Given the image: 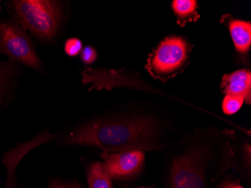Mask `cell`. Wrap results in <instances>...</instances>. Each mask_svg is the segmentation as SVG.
<instances>
[{
  "label": "cell",
  "instance_id": "5b68a950",
  "mask_svg": "<svg viewBox=\"0 0 251 188\" xmlns=\"http://www.w3.org/2000/svg\"><path fill=\"white\" fill-rule=\"evenodd\" d=\"M0 54L8 60L42 71V63L26 29L15 21H0Z\"/></svg>",
  "mask_w": 251,
  "mask_h": 188
},
{
  "label": "cell",
  "instance_id": "9a60e30c",
  "mask_svg": "<svg viewBox=\"0 0 251 188\" xmlns=\"http://www.w3.org/2000/svg\"><path fill=\"white\" fill-rule=\"evenodd\" d=\"M49 188H82V187L77 182L52 179L49 182Z\"/></svg>",
  "mask_w": 251,
  "mask_h": 188
},
{
  "label": "cell",
  "instance_id": "7c38bea8",
  "mask_svg": "<svg viewBox=\"0 0 251 188\" xmlns=\"http://www.w3.org/2000/svg\"><path fill=\"white\" fill-rule=\"evenodd\" d=\"M244 103H245V100L242 97L226 95L222 102L223 111L226 114L232 115L241 109Z\"/></svg>",
  "mask_w": 251,
  "mask_h": 188
},
{
  "label": "cell",
  "instance_id": "4fadbf2b",
  "mask_svg": "<svg viewBox=\"0 0 251 188\" xmlns=\"http://www.w3.org/2000/svg\"><path fill=\"white\" fill-rule=\"evenodd\" d=\"M83 43L81 39L76 37H71L65 42L64 52L66 55L72 57H75L81 54L82 51Z\"/></svg>",
  "mask_w": 251,
  "mask_h": 188
},
{
  "label": "cell",
  "instance_id": "30bf717a",
  "mask_svg": "<svg viewBox=\"0 0 251 188\" xmlns=\"http://www.w3.org/2000/svg\"><path fill=\"white\" fill-rule=\"evenodd\" d=\"M172 9L180 27H184L189 23L197 22L200 18L199 4L196 0H175Z\"/></svg>",
  "mask_w": 251,
  "mask_h": 188
},
{
  "label": "cell",
  "instance_id": "e0dca14e",
  "mask_svg": "<svg viewBox=\"0 0 251 188\" xmlns=\"http://www.w3.org/2000/svg\"><path fill=\"white\" fill-rule=\"evenodd\" d=\"M222 188H244L243 187L238 185V184L233 183V182H229V183L225 184Z\"/></svg>",
  "mask_w": 251,
  "mask_h": 188
},
{
  "label": "cell",
  "instance_id": "52a82bcc",
  "mask_svg": "<svg viewBox=\"0 0 251 188\" xmlns=\"http://www.w3.org/2000/svg\"><path fill=\"white\" fill-rule=\"evenodd\" d=\"M221 23L227 27L234 44L233 57L235 64L251 68L250 52L251 49V22L235 19L231 15H225L221 18Z\"/></svg>",
  "mask_w": 251,
  "mask_h": 188
},
{
  "label": "cell",
  "instance_id": "ac0fdd59",
  "mask_svg": "<svg viewBox=\"0 0 251 188\" xmlns=\"http://www.w3.org/2000/svg\"></svg>",
  "mask_w": 251,
  "mask_h": 188
},
{
  "label": "cell",
  "instance_id": "9c48e42d",
  "mask_svg": "<svg viewBox=\"0 0 251 188\" xmlns=\"http://www.w3.org/2000/svg\"><path fill=\"white\" fill-rule=\"evenodd\" d=\"M21 65L11 60H0V110L13 100L22 73Z\"/></svg>",
  "mask_w": 251,
  "mask_h": 188
},
{
  "label": "cell",
  "instance_id": "2e32d148",
  "mask_svg": "<svg viewBox=\"0 0 251 188\" xmlns=\"http://www.w3.org/2000/svg\"><path fill=\"white\" fill-rule=\"evenodd\" d=\"M15 169L13 167L7 168V172H8V177H7L6 185L5 188H13L15 186Z\"/></svg>",
  "mask_w": 251,
  "mask_h": 188
},
{
  "label": "cell",
  "instance_id": "8fae6325",
  "mask_svg": "<svg viewBox=\"0 0 251 188\" xmlns=\"http://www.w3.org/2000/svg\"><path fill=\"white\" fill-rule=\"evenodd\" d=\"M87 178L90 188H113L112 179L105 171L102 162L91 164L87 170Z\"/></svg>",
  "mask_w": 251,
  "mask_h": 188
},
{
  "label": "cell",
  "instance_id": "7a4b0ae2",
  "mask_svg": "<svg viewBox=\"0 0 251 188\" xmlns=\"http://www.w3.org/2000/svg\"><path fill=\"white\" fill-rule=\"evenodd\" d=\"M235 132L195 129L171 142L165 154L167 188H211L233 164Z\"/></svg>",
  "mask_w": 251,
  "mask_h": 188
},
{
  "label": "cell",
  "instance_id": "277c9868",
  "mask_svg": "<svg viewBox=\"0 0 251 188\" xmlns=\"http://www.w3.org/2000/svg\"><path fill=\"white\" fill-rule=\"evenodd\" d=\"M193 45L187 38H165L148 56L147 71L154 79L166 82L184 72L190 63Z\"/></svg>",
  "mask_w": 251,
  "mask_h": 188
},
{
  "label": "cell",
  "instance_id": "ba28073f",
  "mask_svg": "<svg viewBox=\"0 0 251 188\" xmlns=\"http://www.w3.org/2000/svg\"><path fill=\"white\" fill-rule=\"evenodd\" d=\"M220 88L224 95L242 97L245 100V103L251 105V69L243 68L224 75L221 79Z\"/></svg>",
  "mask_w": 251,
  "mask_h": 188
},
{
  "label": "cell",
  "instance_id": "5bb4252c",
  "mask_svg": "<svg viewBox=\"0 0 251 188\" xmlns=\"http://www.w3.org/2000/svg\"><path fill=\"white\" fill-rule=\"evenodd\" d=\"M80 57H81V61L84 64L91 65L97 61L98 54L94 47L87 45L83 48L82 51L80 54Z\"/></svg>",
  "mask_w": 251,
  "mask_h": 188
},
{
  "label": "cell",
  "instance_id": "3957f363",
  "mask_svg": "<svg viewBox=\"0 0 251 188\" xmlns=\"http://www.w3.org/2000/svg\"><path fill=\"white\" fill-rule=\"evenodd\" d=\"M7 5L15 22L42 42L56 39L63 26L65 9L60 1L13 0Z\"/></svg>",
  "mask_w": 251,
  "mask_h": 188
},
{
  "label": "cell",
  "instance_id": "6da1fadb",
  "mask_svg": "<svg viewBox=\"0 0 251 188\" xmlns=\"http://www.w3.org/2000/svg\"><path fill=\"white\" fill-rule=\"evenodd\" d=\"M176 134L173 118L151 103H138L79 124L63 137V145L97 147L105 159L113 153L139 150L160 151Z\"/></svg>",
  "mask_w": 251,
  "mask_h": 188
},
{
  "label": "cell",
  "instance_id": "8992f818",
  "mask_svg": "<svg viewBox=\"0 0 251 188\" xmlns=\"http://www.w3.org/2000/svg\"><path fill=\"white\" fill-rule=\"evenodd\" d=\"M145 162V151L131 150L113 153L105 158L102 163L111 179L128 180L139 175Z\"/></svg>",
  "mask_w": 251,
  "mask_h": 188
}]
</instances>
